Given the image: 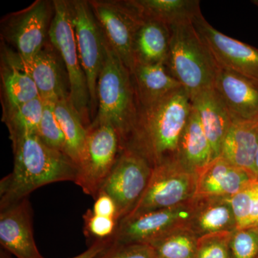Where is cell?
<instances>
[{
    "mask_svg": "<svg viewBox=\"0 0 258 258\" xmlns=\"http://www.w3.org/2000/svg\"><path fill=\"white\" fill-rule=\"evenodd\" d=\"M191 98L181 88L147 106H139L133 128L120 145L152 166L175 160L179 141L191 114Z\"/></svg>",
    "mask_w": 258,
    "mask_h": 258,
    "instance_id": "6da1fadb",
    "label": "cell"
},
{
    "mask_svg": "<svg viewBox=\"0 0 258 258\" xmlns=\"http://www.w3.org/2000/svg\"><path fill=\"white\" fill-rule=\"evenodd\" d=\"M14 166L0 181V210L27 198L45 185L76 181L78 166L66 154L52 149L37 134L14 140Z\"/></svg>",
    "mask_w": 258,
    "mask_h": 258,
    "instance_id": "7a4b0ae2",
    "label": "cell"
},
{
    "mask_svg": "<svg viewBox=\"0 0 258 258\" xmlns=\"http://www.w3.org/2000/svg\"><path fill=\"white\" fill-rule=\"evenodd\" d=\"M98 113L91 124H108L115 129L120 145L138 114L139 103L132 75L106 40V56L97 83Z\"/></svg>",
    "mask_w": 258,
    "mask_h": 258,
    "instance_id": "3957f363",
    "label": "cell"
},
{
    "mask_svg": "<svg viewBox=\"0 0 258 258\" xmlns=\"http://www.w3.org/2000/svg\"><path fill=\"white\" fill-rule=\"evenodd\" d=\"M170 30L166 64L191 99L214 87L219 66L193 22L171 25Z\"/></svg>",
    "mask_w": 258,
    "mask_h": 258,
    "instance_id": "277c9868",
    "label": "cell"
},
{
    "mask_svg": "<svg viewBox=\"0 0 258 258\" xmlns=\"http://www.w3.org/2000/svg\"><path fill=\"white\" fill-rule=\"evenodd\" d=\"M53 18L49 28V38L52 45L58 51L66 66L71 101L88 128L91 125V101L87 80L80 60L69 2H53Z\"/></svg>",
    "mask_w": 258,
    "mask_h": 258,
    "instance_id": "5b68a950",
    "label": "cell"
},
{
    "mask_svg": "<svg viewBox=\"0 0 258 258\" xmlns=\"http://www.w3.org/2000/svg\"><path fill=\"white\" fill-rule=\"evenodd\" d=\"M120 153L119 136L113 126L108 124L90 125L78 164L75 184L95 200Z\"/></svg>",
    "mask_w": 258,
    "mask_h": 258,
    "instance_id": "8992f818",
    "label": "cell"
},
{
    "mask_svg": "<svg viewBox=\"0 0 258 258\" xmlns=\"http://www.w3.org/2000/svg\"><path fill=\"white\" fill-rule=\"evenodd\" d=\"M197 180V172L178 159L154 166L147 189L127 216L171 208L192 200Z\"/></svg>",
    "mask_w": 258,
    "mask_h": 258,
    "instance_id": "52a82bcc",
    "label": "cell"
},
{
    "mask_svg": "<svg viewBox=\"0 0 258 258\" xmlns=\"http://www.w3.org/2000/svg\"><path fill=\"white\" fill-rule=\"evenodd\" d=\"M69 4L80 60L87 80L91 108H94L98 103L97 83L106 56V39L89 3L73 1Z\"/></svg>",
    "mask_w": 258,
    "mask_h": 258,
    "instance_id": "ba28073f",
    "label": "cell"
},
{
    "mask_svg": "<svg viewBox=\"0 0 258 258\" xmlns=\"http://www.w3.org/2000/svg\"><path fill=\"white\" fill-rule=\"evenodd\" d=\"M89 3L107 42L132 74L136 64L134 42L144 19L129 1Z\"/></svg>",
    "mask_w": 258,
    "mask_h": 258,
    "instance_id": "9c48e42d",
    "label": "cell"
},
{
    "mask_svg": "<svg viewBox=\"0 0 258 258\" xmlns=\"http://www.w3.org/2000/svg\"><path fill=\"white\" fill-rule=\"evenodd\" d=\"M194 208L195 198L171 208L125 217L111 244H149L171 230L189 227Z\"/></svg>",
    "mask_w": 258,
    "mask_h": 258,
    "instance_id": "30bf717a",
    "label": "cell"
},
{
    "mask_svg": "<svg viewBox=\"0 0 258 258\" xmlns=\"http://www.w3.org/2000/svg\"><path fill=\"white\" fill-rule=\"evenodd\" d=\"M153 168L132 151H120L113 169L102 186L115 203L119 222L133 210L149 184Z\"/></svg>",
    "mask_w": 258,
    "mask_h": 258,
    "instance_id": "8fae6325",
    "label": "cell"
},
{
    "mask_svg": "<svg viewBox=\"0 0 258 258\" xmlns=\"http://www.w3.org/2000/svg\"><path fill=\"white\" fill-rule=\"evenodd\" d=\"M193 23L220 67L258 83L257 48L222 33L203 14Z\"/></svg>",
    "mask_w": 258,
    "mask_h": 258,
    "instance_id": "7c38bea8",
    "label": "cell"
},
{
    "mask_svg": "<svg viewBox=\"0 0 258 258\" xmlns=\"http://www.w3.org/2000/svg\"><path fill=\"white\" fill-rule=\"evenodd\" d=\"M50 14L48 3L38 0L8 20L5 34L18 51L20 63L31 60L43 48Z\"/></svg>",
    "mask_w": 258,
    "mask_h": 258,
    "instance_id": "4fadbf2b",
    "label": "cell"
},
{
    "mask_svg": "<svg viewBox=\"0 0 258 258\" xmlns=\"http://www.w3.org/2000/svg\"><path fill=\"white\" fill-rule=\"evenodd\" d=\"M0 244L16 258H44L37 248L28 198L1 209Z\"/></svg>",
    "mask_w": 258,
    "mask_h": 258,
    "instance_id": "5bb4252c",
    "label": "cell"
},
{
    "mask_svg": "<svg viewBox=\"0 0 258 258\" xmlns=\"http://www.w3.org/2000/svg\"><path fill=\"white\" fill-rule=\"evenodd\" d=\"M197 176L195 198H230L258 180L253 173L234 165L221 157L200 169Z\"/></svg>",
    "mask_w": 258,
    "mask_h": 258,
    "instance_id": "9a60e30c",
    "label": "cell"
},
{
    "mask_svg": "<svg viewBox=\"0 0 258 258\" xmlns=\"http://www.w3.org/2000/svg\"><path fill=\"white\" fill-rule=\"evenodd\" d=\"M214 88L233 121L258 119V83L219 66Z\"/></svg>",
    "mask_w": 258,
    "mask_h": 258,
    "instance_id": "2e32d148",
    "label": "cell"
},
{
    "mask_svg": "<svg viewBox=\"0 0 258 258\" xmlns=\"http://www.w3.org/2000/svg\"><path fill=\"white\" fill-rule=\"evenodd\" d=\"M191 101L211 146L213 159H216L233 120L214 87L198 93Z\"/></svg>",
    "mask_w": 258,
    "mask_h": 258,
    "instance_id": "e0dca14e",
    "label": "cell"
},
{
    "mask_svg": "<svg viewBox=\"0 0 258 258\" xmlns=\"http://www.w3.org/2000/svg\"><path fill=\"white\" fill-rule=\"evenodd\" d=\"M189 228L198 237L217 232H234L237 222L229 198H195Z\"/></svg>",
    "mask_w": 258,
    "mask_h": 258,
    "instance_id": "ac0fdd59",
    "label": "cell"
},
{
    "mask_svg": "<svg viewBox=\"0 0 258 258\" xmlns=\"http://www.w3.org/2000/svg\"><path fill=\"white\" fill-rule=\"evenodd\" d=\"M258 119L234 120L224 139L220 157L256 175Z\"/></svg>",
    "mask_w": 258,
    "mask_h": 258,
    "instance_id": "d6986e66",
    "label": "cell"
},
{
    "mask_svg": "<svg viewBox=\"0 0 258 258\" xmlns=\"http://www.w3.org/2000/svg\"><path fill=\"white\" fill-rule=\"evenodd\" d=\"M132 75L139 106H147L182 88L164 62H137Z\"/></svg>",
    "mask_w": 258,
    "mask_h": 258,
    "instance_id": "ffe728a7",
    "label": "cell"
},
{
    "mask_svg": "<svg viewBox=\"0 0 258 258\" xmlns=\"http://www.w3.org/2000/svg\"><path fill=\"white\" fill-rule=\"evenodd\" d=\"M15 66L31 76L42 101L55 103L70 96L64 90L57 57L48 48L43 47L31 60Z\"/></svg>",
    "mask_w": 258,
    "mask_h": 258,
    "instance_id": "44dd1931",
    "label": "cell"
},
{
    "mask_svg": "<svg viewBox=\"0 0 258 258\" xmlns=\"http://www.w3.org/2000/svg\"><path fill=\"white\" fill-rule=\"evenodd\" d=\"M129 3L144 20H156L169 27L193 22L202 15L198 0H132Z\"/></svg>",
    "mask_w": 258,
    "mask_h": 258,
    "instance_id": "7402d4cb",
    "label": "cell"
},
{
    "mask_svg": "<svg viewBox=\"0 0 258 258\" xmlns=\"http://www.w3.org/2000/svg\"><path fill=\"white\" fill-rule=\"evenodd\" d=\"M170 27L156 20H144L134 42L136 63L166 64L170 48Z\"/></svg>",
    "mask_w": 258,
    "mask_h": 258,
    "instance_id": "603a6c76",
    "label": "cell"
},
{
    "mask_svg": "<svg viewBox=\"0 0 258 258\" xmlns=\"http://www.w3.org/2000/svg\"><path fill=\"white\" fill-rule=\"evenodd\" d=\"M177 159L195 172L213 160L211 146L193 108L180 139Z\"/></svg>",
    "mask_w": 258,
    "mask_h": 258,
    "instance_id": "cb8c5ba5",
    "label": "cell"
},
{
    "mask_svg": "<svg viewBox=\"0 0 258 258\" xmlns=\"http://www.w3.org/2000/svg\"><path fill=\"white\" fill-rule=\"evenodd\" d=\"M54 113L63 132L66 154L78 166L87 137L88 128L70 96L54 103Z\"/></svg>",
    "mask_w": 258,
    "mask_h": 258,
    "instance_id": "d4e9b609",
    "label": "cell"
},
{
    "mask_svg": "<svg viewBox=\"0 0 258 258\" xmlns=\"http://www.w3.org/2000/svg\"><path fill=\"white\" fill-rule=\"evenodd\" d=\"M43 108L41 98L18 106H5L3 120L8 126L10 139L13 141L29 134H37Z\"/></svg>",
    "mask_w": 258,
    "mask_h": 258,
    "instance_id": "484cf974",
    "label": "cell"
},
{
    "mask_svg": "<svg viewBox=\"0 0 258 258\" xmlns=\"http://www.w3.org/2000/svg\"><path fill=\"white\" fill-rule=\"evenodd\" d=\"M198 237L189 226L179 227L153 240L155 258H195Z\"/></svg>",
    "mask_w": 258,
    "mask_h": 258,
    "instance_id": "4316f807",
    "label": "cell"
},
{
    "mask_svg": "<svg viewBox=\"0 0 258 258\" xmlns=\"http://www.w3.org/2000/svg\"><path fill=\"white\" fill-rule=\"evenodd\" d=\"M3 81L6 106H18L40 98L31 76L15 64L5 72Z\"/></svg>",
    "mask_w": 258,
    "mask_h": 258,
    "instance_id": "83f0119b",
    "label": "cell"
},
{
    "mask_svg": "<svg viewBox=\"0 0 258 258\" xmlns=\"http://www.w3.org/2000/svg\"><path fill=\"white\" fill-rule=\"evenodd\" d=\"M43 102V113L37 134L49 147L66 153V139L63 132L54 113L55 103Z\"/></svg>",
    "mask_w": 258,
    "mask_h": 258,
    "instance_id": "f1b7e54d",
    "label": "cell"
},
{
    "mask_svg": "<svg viewBox=\"0 0 258 258\" xmlns=\"http://www.w3.org/2000/svg\"><path fill=\"white\" fill-rule=\"evenodd\" d=\"M230 245L232 258H258V226L236 229Z\"/></svg>",
    "mask_w": 258,
    "mask_h": 258,
    "instance_id": "f546056e",
    "label": "cell"
},
{
    "mask_svg": "<svg viewBox=\"0 0 258 258\" xmlns=\"http://www.w3.org/2000/svg\"><path fill=\"white\" fill-rule=\"evenodd\" d=\"M232 233L217 232L198 237L195 258H232L230 245Z\"/></svg>",
    "mask_w": 258,
    "mask_h": 258,
    "instance_id": "4dcf8cb0",
    "label": "cell"
},
{
    "mask_svg": "<svg viewBox=\"0 0 258 258\" xmlns=\"http://www.w3.org/2000/svg\"><path fill=\"white\" fill-rule=\"evenodd\" d=\"M84 234L93 242H110L114 237L118 228V221L110 217L95 215L91 210H88L83 215Z\"/></svg>",
    "mask_w": 258,
    "mask_h": 258,
    "instance_id": "1f68e13d",
    "label": "cell"
},
{
    "mask_svg": "<svg viewBox=\"0 0 258 258\" xmlns=\"http://www.w3.org/2000/svg\"><path fill=\"white\" fill-rule=\"evenodd\" d=\"M257 191L258 180L247 185L239 192L229 198L237 222V229L248 226L252 205Z\"/></svg>",
    "mask_w": 258,
    "mask_h": 258,
    "instance_id": "d6a6232c",
    "label": "cell"
},
{
    "mask_svg": "<svg viewBox=\"0 0 258 258\" xmlns=\"http://www.w3.org/2000/svg\"><path fill=\"white\" fill-rule=\"evenodd\" d=\"M96 258H155L147 243L111 244Z\"/></svg>",
    "mask_w": 258,
    "mask_h": 258,
    "instance_id": "836d02e7",
    "label": "cell"
},
{
    "mask_svg": "<svg viewBox=\"0 0 258 258\" xmlns=\"http://www.w3.org/2000/svg\"><path fill=\"white\" fill-rule=\"evenodd\" d=\"M91 210L95 215L115 219L119 222L118 208L114 200L106 193L100 191L95 199L94 205Z\"/></svg>",
    "mask_w": 258,
    "mask_h": 258,
    "instance_id": "e575fe53",
    "label": "cell"
},
{
    "mask_svg": "<svg viewBox=\"0 0 258 258\" xmlns=\"http://www.w3.org/2000/svg\"><path fill=\"white\" fill-rule=\"evenodd\" d=\"M111 244L110 242H104V241H96L93 242L92 244L86 249L85 252L72 258H96L102 252L106 249ZM1 258H12L7 254L2 252Z\"/></svg>",
    "mask_w": 258,
    "mask_h": 258,
    "instance_id": "d590c367",
    "label": "cell"
},
{
    "mask_svg": "<svg viewBox=\"0 0 258 258\" xmlns=\"http://www.w3.org/2000/svg\"><path fill=\"white\" fill-rule=\"evenodd\" d=\"M254 171L258 177V147L257 152H256L255 160H254Z\"/></svg>",
    "mask_w": 258,
    "mask_h": 258,
    "instance_id": "8d00e7d4",
    "label": "cell"
},
{
    "mask_svg": "<svg viewBox=\"0 0 258 258\" xmlns=\"http://www.w3.org/2000/svg\"><path fill=\"white\" fill-rule=\"evenodd\" d=\"M252 4L255 5L256 8H257V12H258V0H253L252 1Z\"/></svg>",
    "mask_w": 258,
    "mask_h": 258,
    "instance_id": "74e56055",
    "label": "cell"
},
{
    "mask_svg": "<svg viewBox=\"0 0 258 258\" xmlns=\"http://www.w3.org/2000/svg\"><path fill=\"white\" fill-rule=\"evenodd\" d=\"M252 225L258 226V220L257 222H255V223L254 224V225Z\"/></svg>",
    "mask_w": 258,
    "mask_h": 258,
    "instance_id": "f35d334b",
    "label": "cell"
}]
</instances>
